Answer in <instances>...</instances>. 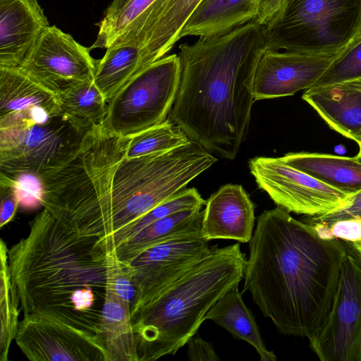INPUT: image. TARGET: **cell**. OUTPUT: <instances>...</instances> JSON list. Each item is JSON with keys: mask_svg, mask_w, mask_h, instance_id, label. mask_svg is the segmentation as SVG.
<instances>
[{"mask_svg": "<svg viewBox=\"0 0 361 361\" xmlns=\"http://www.w3.org/2000/svg\"><path fill=\"white\" fill-rule=\"evenodd\" d=\"M49 25L37 0H0V67H19Z\"/></svg>", "mask_w": 361, "mask_h": 361, "instance_id": "17", "label": "cell"}, {"mask_svg": "<svg viewBox=\"0 0 361 361\" xmlns=\"http://www.w3.org/2000/svg\"><path fill=\"white\" fill-rule=\"evenodd\" d=\"M0 227L3 228L13 219L20 198L15 187L4 183H0Z\"/></svg>", "mask_w": 361, "mask_h": 361, "instance_id": "35", "label": "cell"}, {"mask_svg": "<svg viewBox=\"0 0 361 361\" xmlns=\"http://www.w3.org/2000/svg\"><path fill=\"white\" fill-rule=\"evenodd\" d=\"M249 250L243 293H250L280 333L311 338L333 307L343 240L322 239L276 207L257 217Z\"/></svg>", "mask_w": 361, "mask_h": 361, "instance_id": "1", "label": "cell"}, {"mask_svg": "<svg viewBox=\"0 0 361 361\" xmlns=\"http://www.w3.org/2000/svg\"><path fill=\"white\" fill-rule=\"evenodd\" d=\"M105 255L106 283L132 309L136 299L137 289L128 265L121 262L114 251L106 252Z\"/></svg>", "mask_w": 361, "mask_h": 361, "instance_id": "31", "label": "cell"}, {"mask_svg": "<svg viewBox=\"0 0 361 361\" xmlns=\"http://www.w3.org/2000/svg\"><path fill=\"white\" fill-rule=\"evenodd\" d=\"M265 47L262 25L255 20L181 44L180 83L168 118L191 140L233 160L248 133L254 71Z\"/></svg>", "mask_w": 361, "mask_h": 361, "instance_id": "2", "label": "cell"}, {"mask_svg": "<svg viewBox=\"0 0 361 361\" xmlns=\"http://www.w3.org/2000/svg\"><path fill=\"white\" fill-rule=\"evenodd\" d=\"M343 240L344 253L333 307L308 339L322 361H361V252Z\"/></svg>", "mask_w": 361, "mask_h": 361, "instance_id": "9", "label": "cell"}, {"mask_svg": "<svg viewBox=\"0 0 361 361\" xmlns=\"http://www.w3.org/2000/svg\"><path fill=\"white\" fill-rule=\"evenodd\" d=\"M192 229L157 244L127 262L137 289L132 318L212 250L202 234Z\"/></svg>", "mask_w": 361, "mask_h": 361, "instance_id": "10", "label": "cell"}, {"mask_svg": "<svg viewBox=\"0 0 361 361\" xmlns=\"http://www.w3.org/2000/svg\"><path fill=\"white\" fill-rule=\"evenodd\" d=\"M217 161L199 142L125 159L104 173L88 225L99 238L130 225L152 209L186 188Z\"/></svg>", "mask_w": 361, "mask_h": 361, "instance_id": "5", "label": "cell"}, {"mask_svg": "<svg viewBox=\"0 0 361 361\" xmlns=\"http://www.w3.org/2000/svg\"><path fill=\"white\" fill-rule=\"evenodd\" d=\"M248 166L259 188L289 213L322 214L339 207L351 195L288 165L281 157H255Z\"/></svg>", "mask_w": 361, "mask_h": 361, "instance_id": "11", "label": "cell"}, {"mask_svg": "<svg viewBox=\"0 0 361 361\" xmlns=\"http://www.w3.org/2000/svg\"><path fill=\"white\" fill-rule=\"evenodd\" d=\"M357 143L359 146V152L355 157L361 162V140L358 141Z\"/></svg>", "mask_w": 361, "mask_h": 361, "instance_id": "39", "label": "cell"}, {"mask_svg": "<svg viewBox=\"0 0 361 361\" xmlns=\"http://www.w3.org/2000/svg\"><path fill=\"white\" fill-rule=\"evenodd\" d=\"M129 0H113L105 10L103 16H109L121 8Z\"/></svg>", "mask_w": 361, "mask_h": 361, "instance_id": "38", "label": "cell"}, {"mask_svg": "<svg viewBox=\"0 0 361 361\" xmlns=\"http://www.w3.org/2000/svg\"><path fill=\"white\" fill-rule=\"evenodd\" d=\"M281 158L288 165L343 192L352 195L361 189V162L355 157L292 152Z\"/></svg>", "mask_w": 361, "mask_h": 361, "instance_id": "22", "label": "cell"}, {"mask_svg": "<svg viewBox=\"0 0 361 361\" xmlns=\"http://www.w3.org/2000/svg\"><path fill=\"white\" fill-rule=\"evenodd\" d=\"M255 205L242 185L226 184L206 200L202 234L209 241L231 239L249 243L255 226Z\"/></svg>", "mask_w": 361, "mask_h": 361, "instance_id": "16", "label": "cell"}, {"mask_svg": "<svg viewBox=\"0 0 361 361\" xmlns=\"http://www.w3.org/2000/svg\"><path fill=\"white\" fill-rule=\"evenodd\" d=\"M87 130L62 114L44 123L20 119L0 127V172L39 176L59 167L76 154Z\"/></svg>", "mask_w": 361, "mask_h": 361, "instance_id": "8", "label": "cell"}, {"mask_svg": "<svg viewBox=\"0 0 361 361\" xmlns=\"http://www.w3.org/2000/svg\"><path fill=\"white\" fill-rule=\"evenodd\" d=\"M8 252L23 314L39 313L95 335L106 297V255L99 238L66 227L44 208Z\"/></svg>", "mask_w": 361, "mask_h": 361, "instance_id": "3", "label": "cell"}, {"mask_svg": "<svg viewBox=\"0 0 361 361\" xmlns=\"http://www.w3.org/2000/svg\"><path fill=\"white\" fill-rule=\"evenodd\" d=\"M61 114L82 130L102 124L107 101L93 80L70 83L57 91Z\"/></svg>", "mask_w": 361, "mask_h": 361, "instance_id": "25", "label": "cell"}, {"mask_svg": "<svg viewBox=\"0 0 361 361\" xmlns=\"http://www.w3.org/2000/svg\"><path fill=\"white\" fill-rule=\"evenodd\" d=\"M240 245L212 247L201 261L133 318L139 361L175 355L195 336L214 304L244 276Z\"/></svg>", "mask_w": 361, "mask_h": 361, "instance_id": "4", "label": "cell"}, {"mask_svg": "<svg viewBox=\"0 0 361 361\" xmlns=\"http://www.w3.org/2000/svg\"><path fill=\"white\" fill-rule=\"evenodd\" d=\"M334 56L281 52L265 47L254 71L255 101L291 96L300 90L310 89Z\"/></svg>", "mask_w": 361, "mask_h": 361, "instance_id": "14", "label": "cell"}, {"mask_svg": "<svg viewBox=\"0 0 361 361\" xmlns=\"http://www.w3.org/2000/svg\"><path fill=\"white\" fill-rule=\"evenodd\" d=\"M156 0H129L109 16H103L96 24L99 31L90 49H107L111 42L145 12Z\"/></svg>", "mask_w": 361, "mask_h": 361, "instance_id": "30", "label": "cell"}, {"mask_svg": "<svg viewBox=\"0 0 361 361\" xmlns=\"http://www.w3.org/2000/svg\"><path fill=\"white\" fill-rule=\"evenodd\" d=\"M16 343L32 361H106V353L92 335L59 319L24 314Z\"/></svg>", "mask_w": 361, "mask_h": 361, "instance_id": "13", "label": "cell"}, {"mask_svg": "<svg viewBox=\"0 0 361 361\" xmlns=\"http://www.w3.org/2000/svg\"><path fill=\"white\" fill-rule=\"evenodd\" d=\"M6 243L0 241V361H7L18 327L20 298L12 281Z\"/></svg>", "mask_w": 361, "mask_h": 361, "instance_id": "27", "label": "cell"}, {"mask_svg": "<svg viewBox=\"0 0 361 361\" xmlns=\"http://www.w3.org/2000/svg\"><path fill=\"white\" fill-rule=\"evenodd\" d=\"M180 79L177 54L149 64L108 102L102 125L112 134L130 137L160 124L172 109Z\"/></svg>", "mask_w": 361, "mask_h": 361, "instance_id": "7", "label": "cell"}, {"mask_svg": "<svg viewBox=\"0 0 361 361\" xmlns=\"http://www.w3.org/2000/svg\"><path fill=\"white\" fill-rule=\"evenodd\" d=\"M236 284L223 295L209 309L204 320H212L227 330L233 338L252 345L261 361H276L261 336L255 319L245 305Z\"/></svg>", "mask_w": 361, "mask_h": 361, "instance_id": "23", "label": "cell"}, {"mask_svg": "<svg viewBox=\"0 0 361 361\" xmlns=\"http://www.w3.org/2000/svg\"><path fill=\"white\" fill-rule=\"evenodd\" d=\"M202 0H156L111 46L128 44L146 66L166 56L179 40L186 21Z\"/></svg>", "mask_w": 361, "mask_h": 361, "instance_id": "15", "label": "cell"}, {"mask_svg": "<svg viewBox=\"0 0 361 361\" xmlns=\"http://www.w3.org/2000/svg\"><path fill=\"white\" fill-rule=\"evenodd\" d=\"M259 3L260 0H202L184 25L178 39L225 34L255 20Z\"/></svg>", "mask_w": 361, "mask_h": 361, "instance_id": "19", "label": "cell"}, {"mask_svg": "<svg viewBox=\"0 0 361 361\" xmlns=\"http://www.w3.org/2000/svg\"><path fill=\"white\" fill-rule=\"evenodd\" d=\"M205 204L206 200L196 188H185L152 209L130 225L111 235L99 238L97 245L104 252L114 250L154 221L182 210L195 208L201 209Z\"/></svg>", "mask_w": 361, "mask_h": 361, "instance_id": "26", "label": "cell"}, {"mask_svg": "<svg viewBox=\"0 0 361 361\" xmlns=\"http://www.w3.org/2000/svg\"><path fill=\"white\" fill-rule=\"evenodd\" d=\"M203 210H182L157 220L126 240L114 251L118 259L129 262L144 250L183 232L202 228Z\"/></svg>", "mask_w": 361, "mask_h": 361, "instance_id": "24", "label": "cell"}, {"mask_svg": "<svg viewBox=\"0 0 361 361\" xmlns=\"http://www.w3.org/2000/svg\"><path fill=\"white\" fill-rule=\"evenodd\" d=\"M286 0H260L259 11L255 20L261 25L266 24L282 7Z\"/></svg>", "mask_w": 361, "mask_h": 361, "instance_id": "37", "label": "cell"}, {"mask_svg": "<svg viewBox=\"0 0 361 361\" xmlns=\"http://www.w3.org/2000/svg\"><path fill=\"white\" fill-rule=\"evenodd\" d=\"M95 336L106 351V361H139L131 307L108 283Z\"/></svg>", "mask_w": 361, "mask_h": 361, "instance_id": "20", "label": "cell"}, {"mask_svg": "<svg viewBox=\"0 0 361 361\" xmlns=\"http://www.w3.org/2000/svg\"><path fill=\"white\" fill-rule=\"evenodd\" d=\"M90 48L56 25H49L19 68L44 86L58 91L77 82L94 80L98 60Z\"/></svg>", "mask_w": 361, "mask_h": 361, "instance_id": "12", "label": "cell"}, {"mask_svg": "<svg viewBox=\"0 0 361 361\" xmlns=\"http://www.w3.org/2000/svg\"><path fill=\"white\" fill-rule=\"evenodd\" d=\"M262 30L267 48L334 56L361 33V0H286Z\"/></svg>", "mask_w": 361, "mask_h": 361, "instance_id": "6", "label": "cell"}, {"mask_svg": "<svg viewBox=\"0 0 361 361\" xmlns=\"http://www.w3.org/2000/svg\"><path fill=\"white\" fill-rule=\"evenodd\" d=\"M353 243L361 252V240L354 242Z\"/></svg>", "mask_w": 361, "mask_h": 361, "instance_id": "40", "label": "cell"}, {"mask_svg": "<svg viewBox=\"0 0 361 361\" xmlns=\"http://www.w3.org/2000/svg\"><path fill=\"white\" fill-rule=\"evenodd\" d=\"M361 79V33L337 53L310 88Z\"/></svg>", "mask_w": 361, "mask_h": 361, "instance_id": "29", "label": "cell"}, {"mask_svg": "<svg viewBox=\"0 0 361 361\" xmlns=\"http://www.w3.org/2000/svg\"><path fill=\"white\" fill-rule=\"evenodd\" d=\"M322 239H341L350 242L361 240V219L340 220L330 224H308Z\"/></svg>", "mask_w": 361, "mask_h": 361, "instance_id": "32", "label": "cell"}, {"mask_svg": "<svg viewBox=\"0 0 361 361\" xmlns=\"http://www.w3.org/2000/svg\"><path fill=\"white\" fill-rule=\"evenodd\" d=\"M186 344L188 345V357L191 361L220 360L212 345L200 337L193 336Z\"/></svg>", "mask_w": 361, "mask_h": 361, "instance_id": "36", "label": "cell"}, {"mask_svg": "<svg viewBox=\"0 0 361 361\" xmlns=\"http://www.w3.org/2000/svg\"><path fill=\"white\" fill-rule=\"evenodd\" d=\"M302 99L341 135L361 140V79L310 88Z\"/></svg>", "mask_w": 361, "mask_h": 361, "instance_id": "18", "label": "cell"}, {"mask_svg": "<svg viewBox=\"0 0 361 361\" xmlns=\"http://www.w3.org/2000/svg\"><path fill=\"white\" fill-rule=\"evenodd\" d=\"M43 108L61 114L57 92L44 86L19 67H0V116Z\"/></svg>", "mask_w": 361, "mask_h": 361, "instance_id": "21", "label": "cell"}, {"mask_svg": "<svg viewBox=\"0 0 361 361\" xmlns=\"http://www.w3.org/2000/svg\"><path fill=\"white\" fill-rule=\"evenodd\" d=\"M190 141L185 132L167 118L160 124L130 137L124 158L132 159L169 151Z\"/></svg>", "mask_w": 361, "mask_h": 361, "instance_id": "28", "label": "cell"}, {"mask_svg": "<svg viewBox=\"0 0 361 361\" xmlns=\"http://www.w3.org/2000/svg\"><path fill=\"white\" fill-rule=\"evenodd\" d=\"M0 183H8L17 190L20 202L40 204L42 185L39 176L30 173L8 174L0 172Z\"/></svg>", "mask_w": 361, "mask_h": 361, "instance_id": "33", "label": "cell"}, {"mask_svg": "<svg viewBox=\"0 0 361 361\" xmlns=\"http://www.w3.org/2000/svg\"><path fill=\"white\" fill-rule=\"evenodd\" d=\"M361 219V189L351 195L339 207L329 212L316 216H307V224H330L337 221Z\"/></svg>", "mask_w": 361, "mask_h": 361, "instance_id": "34", "label": "cell"}]
</instances>
